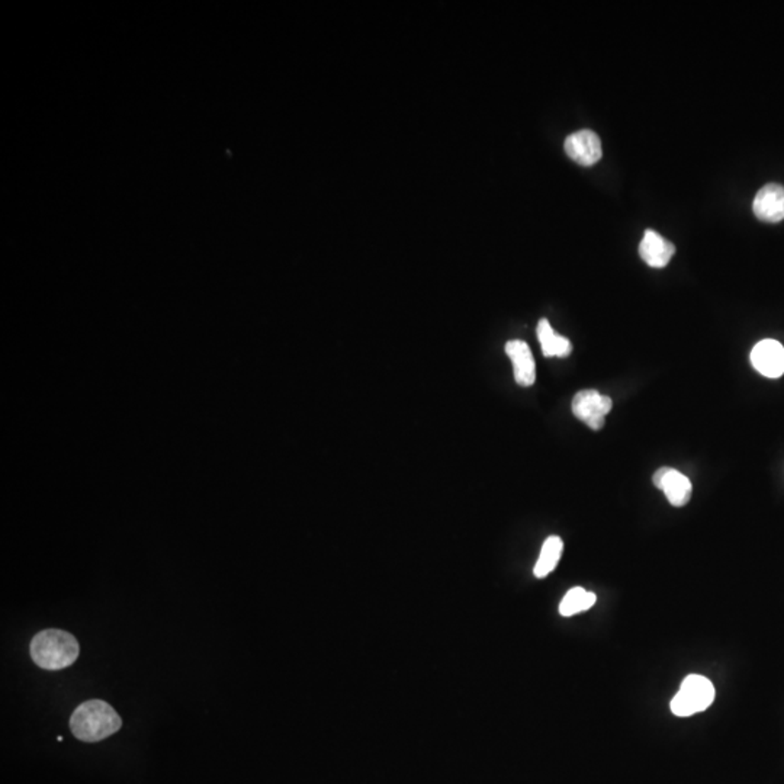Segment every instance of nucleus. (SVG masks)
<instances>
[{
    "label": "nucleus",
    "mask_w": 784,
    "mask_h": 784,
    "mask_svg": "<svg viewBox=\"0 0 784 784\" xmlns=\"http://www.w3.org/2000/svg\"><path fill=\"white\" fill-rule=\"evenodd\" d=\"M123 727L116 709L104 700H87L77 706L70 718L72 734L83 742H99Z\"/></svg>",
    "instance_id": "obj_1"
},
{
    "label": "nucleus",
    "mask_w": 784,
    "mask_h": 784,
    "mask_svg": "<svg viewBox=\"0 0 784 784\" xmlns=\"http://www.w3.org/2000/svg\"><path fill=\"white\" fill-rule=\"evenodd\" d=\"M80 647L72 633L62 629H45L36 633L29 645V654L36 666L57 671L75 664Z\"/></svg>",
    "instance_id": "obj_2"
},
{
    "label": "nucleus",
    "mask_w": 784,
    "mask_h": 784,
    "mask_svg": "<svg viewBox=\"0 0 784 784\" xmlns=\"http://www.w3.org/2000/svg\"><path fill=\"white\" fill-rule=\"evenodd\" d=\"M715 688L706 677L691 674L681 683L671 700V712L678 718H689L696 713L705 712L715 700Z\"/></svg>",
    "instance_id": "obj_3"
},
{
    "label": "nucleus",
    "mask_w": 784,
    "mask_h": 784,
    "mask_svg": "<svg viewBox=\"0 0 784 784\" xmlns=\"http://www.w3.org/2000/svg\"><path fill=\"white\" fill-rule=\"evenodd\" d=\"M612 398L601 396L596 389H583L572 399V413L584 421L591 430H600L606 423V416L612 410Z\"/></svg>",
    "instance_id": "obj_4"
},
{
    "label": "nucleus",
    "mask_w": 784,
    "mask_h": 784,
    "mask_svg": "<svg viewBox=\"0 0 784 784\" xmlns=\"http://www.w3.org/2000/svg\"><path fill=\"white\" fill-rule=\"evenodd\" d=\"M564 147L568 157L584 167L596 165L603 156L600 137L591 130H581L571 134L565 140Z\"/></svg>",
    "instance_id": "obj_5"
},
{
    "label": "nucleus",
    "mask_w": 784,
    "mask_h": 784,
    "mask_svg": "<svg viewBox=\"0 0 784 784\" xmlns=\"http://www.w3.org/2000/svg\"><path fill=\"white\" fill-rule=\"evenodd\" d=\"M652 481L657 488L664 491L667 500L673 504L674 508H683L690 501L693 487L690 479L681 472L664 467L655 472Z\"/></svg>",
    "instance_id": "obj_6"
},
{
    "label": "nucleus",
    "mask_w": 784,
    "mask_h": 784,
    "mask_svg": "<svg viewBox=\"0 0 784 784\" xmlns=\"http://www.w3.org/2000/svg\"><path fill=\"white\" fill-rule=\"evenodd\" d=\"M751 364L767 378H780L784 374V347L771 338L761 340L751 352Z\"/></svg>",
    "instance_id": "obj_7"
},
{
    "label": "nucleus",
    "mask_w": 784,
    "mask_h": 784,
    "mask_svg": "<svg viewBox=\"0 0 784 784\" xmlns=\"http://www.w3.org/2000/svg\"><path fill=\"white\" fill-rule=\"evenodd\" d=\"M752 211L764 223H780L784 220V186L769 184L759 189L752 202Z\"/></svg>",
    "instance_id": "obj_8"
},
{
    "label": "nucleus",
    "mask_w": 784,
    "mask_h": 784,
    "mask_svg": "<svg viewBox=\"0 0 784 784\" xmlns=\"http://www.w3.org/2000/svg\"><path fill=\"white\" fill-rule=\"evenodd\" d=\"M506 353L513 364V372L518 386L532 387L537 381V367L528 343L523 340H510L506 345Z\"/></svg>",
    "instance_id": "obj_9"
},
{
    "label": "nucleus",
    "mask_w": 784,
    "mask_h": 784,
    "mask_svg": "<svg viewBox=\"0 0 784 784\" xmlns=\"http://www.w3.org/2000/svg\"><path fill=\"white\" fill-rule=\"evenodd\" d=\"M674 253H676V246L673 243H669L657 231H645L644 238L640 241L639 255L648 266L655 269L666 267Z\"/></svg>",
    "instance_id": "obj_10"
},
{
    "label": "nucleus",
    "mask_w": 784,
    "mask_h": 784,
    "mask_svg": "<svg viewBox=\"0 0 784 784\" xmlns=\"http://www.w3.org/2000/svg\"><path fill=\"white\" fill-rule=\"evenodd\" d=\"M538 338H539L540 347L547 357H568L572 352V345L568 338L562 337L557 335L554 328L550 327L548 320H540L538 324Z\"/></svg>",
    "instance_id": "obj_11"
},
{
    "label": "nucleus",
    "mask_w": 784,
    "mask_h": 784,
    "mask_svg": "<svg viewBox=\"0 0 784 784\" xmlns=\"http://www.w3.org/2000/svg\"><path fill=\"white\" fill-rule=\"evenodd\" d=\"M562 550H564V542L561 538H548L540 550L539 559L535 565V577L545 578L549 576L550 572L557 568L558 562L561 559Z\"/></svg>",
    "instance_id": "obj_12"
},
{
    "label": "nucleus",
    "mask_w": 784,
    "mask_h": 784,
    "mask_svg": "<svg viewBox=\"0 0 784 784\" xmlns=\"http://www.w3.org/2000/svg\"><path fill=\"white\" fill-rule=\"evenodd\" d=\"M596 600H598L596 594L584 590L581 587H574L562 598L559 613L565 618H568V616H574L577 613L586 612L588 608H593Z\"/></svg>",
    "instance_id": "obj_13"
}]
</instances>
